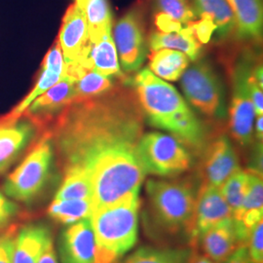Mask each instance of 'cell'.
Segmentation results:
<instances>
[{
    "label": "cell",
    "instance_id": "41",
    "mask_svg": "<svg viewBox=\"0 0 263 263\" xmlns=\"http://www.w3.org/2000/svg\"><path fill=\"white\" fill-rule=\"evenodd\" d=\"M188 263H217L208 257L207 255L204 254H200L196 251H193L189 257Z\"/></svg>",
    "mask_w": 263,
    "mask_h": 263
},
{
    "label": "cell",
    "instance_id": "39",
    "mask_svg": "<svg viewBox=\"0 0 263 263\" xmlns=\"http://www.w3.org/2000/svg\"><path fill=\"white\" fill-rule=\"evenodd\" d=\"M220 263H254L248 254L247 247L238 248L233 254H230L226 260Z\"/></svg>",
    "mask_w": 263,
    "mask_h": 263
},
{
    "label": "cell",
    "instance_id": "28",
    "mask_svg": "<svg viewBox=\"0 0 263 263\" xmlns=\"http://www.w3.org/2000/svg\"><path fill=\"white\" fill-rule=\"evenodd\" d=\"M110 77L101 76L93 70L86 69L74 82L76 98L73 103L99 98L112 90Z\"/></svg>",
    "mask_w": 263,
    "mask_h": 263
},
{
    "label": "cell",
    "instance_id": "23",
    "mask_svg": "<svg viewBox=\"0 0 263 263\" xmlns=\"http://www.w3.org/2000/svg\"><path fill=\"white\" fill-rule=\"evenodd\" d=\"M195 11L200 18L211 20L220 37H228L236 30V22L227 0H195Z\"/></svg>",
    "mask_w": 263,
    "mask_h": 263
},
{
    "label": "cell",
    "instance_id": "27",
    "mask_svg": "<svg viewBox=\"0 0 263 263\" xmlns=\"http://www.w3.org/2000/svg\"><path fill=\"white\" fill-rule=\"evenodd\" d=\"M191 253L188 249L141 247L120 263H188Z\"/></svg>",
    "mask_w": 263,
    "mask_h": 263
},
{
    "label": "cell",
    "instance_id": "1",
    "mask_svg": "<svg viewBox=\"0 0 263 263\" xmlns=\"http://www.w3.org/2000/svg\"><path fill=\"white\" fill-rule=\"evenodd\" d=\"M140 140L105 141L79 151L64 164V169L77 166L87 171L93 188V210L140 197L146 173L138 158Z\"/></svg>",
    "mask_w": 263,
    "mask_h": 263
},
{
    "label": "cell",
    "instance_id": "35",
    "mask_svg": "<svg viewBox=\"0 0 263 263\" xmlns=\"http://www.w3.org/2000/svg\"><path fill=\"white\" fill-rule=\"evenodd\" d=\"M192 34L195 36L201 44H206L213 35V32L216 30L215 25L211 20L201 18L187 26Z\"/></svg>",
    "mask_w": 263,
    "mask_h": 263
},
{
    "label": "cell",
    "instance_id": "37",
    "mask_svg": "<svg viewBox=\"0 0 263 263\" xmlns=\"http://www.w3.org/2000/svg\"><path fill=\"white\" fill-rule=\"evenodd\" d=\"M15 238L13 232L0 236V263H12Z\"/></svg>",
    "mask_w": 263,
    "mask_h": 263
},
{
    "label": "cell",
    "instance_id": "33",
    "mask_svg": "<svg viewBox=\"0 0 263 263\" xmlns=\"http://www.w3.org/2000/svg\"><path fill=\"white\" fill-rule=\"evenodd\" d=\"M247 250L251 260L254 263H263V222L260 221L252 229Z\"/></svg>",
    "mask_w": 263,
    "mask_h": 263
},
{
    "label": "cell",
    "instance_id": "19",
    "mask_svg": "<svg viewBox=\"0 0 263 263\" xmlns=\"http://www.w3.org/2000/svg\"><path fill=\"white\" fill-rule=\"evenodd\" d=\"M153 127L168 131L176 139L194 148H200L203 143L204 132L194 113L189 109L174 113L156 123Z\"/></svg>",
    "mask_w": 263,
    "mask_h": 263
},
{
    "label": "cell",
    "instance_id": "32",
    "mask_svg": "<svg viewBox=\"0 0 263 263\" xmlns=\"http://www.w3.org/2000/svg\"><path fill=\"white\" fill-rule=\"evenodd\" d=\"M250 211H263L262 175L252 171H249V184L243 205L233 218L239 220L245 213Z\"/></svg>",
    "mask_w": 263,
    "mask_h": 263
},
{
    "label": "cell",
    "instance_id": "42",
    "mask_svg": "<svg viewBox=\"0 0 263 263\" xmlns=\"http://www.w3.org/2000/svg\"><path fill=\"white\" fill-rule=\"evenodd\" d=\"M263 118L262 115L256 116V122H255V137L256 141L262 142L263 137Z\"/></svg>",
    "mask_w": 263,
    "mask_h": 263
},
{
    "label": "cell",
    "instance_id": "25",
    "mask_svg": "<svg viewBox=\"0 0 263 263\" xmlns=\"http://www.w3.org/2000/svg\"><path fill=\"white\" fill-rule=\"evenodd\" d=\"M93 188L86 170L72 166L65 169V179L55 200H91Z\"/></svg>",
    "mask_w": 263,
    "mask_h": 263
},
{
    "label": "cell",
    "instance_id": "3",
    "mask_svg": "<svg viewBox=\"0 0 263 263\" xmlns=\"http://www.w3.org/2000/svg\"><path fill=\"white\" fill-rule=\"evenodd\" d=\"M145 190L148 217L158 230L169 234L187 232L197 197L194 183L188 179H151Z\"/></svg>",
    "mask_w": 263,
    "mask_h": 263
},
{
    "label": "cell",
    "instance_id": "38",
    "mask_svg": "<svg viewBox=\"0 0 263 263\" xmlns=\"http://www.w3.org/2000/svg\"><path fill=\"white\" fill-rule=\"evenodd\" d=\"M17 207L0 193V227L15 215Z\"/></svg>",
    "mask_w": 263,
    "mask_h": 263
},
{
    "label": "cell",
    "instance_id": "18",
    "mask_svg": "<svg viewBox=\"0 0 263 263\" xmlns=\"http://www.w3.org/2000/svg\"><path fill=\"white\" fill-rule=\"evenodd\" d=\"M82 66L101 76L107 77L122 76L112 33L105 34L91 42L88 56Z\"/></svg>",
    "mask_w": 263,
    "mask_h": 263
},
{
    "label": "cell",
    "instance_id": "16",
    "mask_svg": "<svg viewBox=\"0 0 263 263\" xmlns=\"http://www.w3.org/2000/svg\"><path fill=\"white\" fill-rule=\"evenodd\" d=\"M37 128L28 118L16 121L0 117V172L6 169L35 136Z\"/></svg>",
    "mask_w": 263,
    "mask_h": 263
},
{
    "label": "cell",
    "instance_id": "21",
    "mask_svg": "<svg viewBox=\"0 0 263 263\" xmlns=\"http://www.w3.org/2000/svg\"><path fill=\"white\" fill-rule=\"evenodd\" d=\"M76 4L87 20L90 42L111 33L112 15L107 0H76Z\"/></svg>",
    "mask_w": 263,
    "mask_h": 263
},
{
    "label": "cell",
    "instance_id": "5",
    "mask_svg": "<svg viewBox=\"0 0 263 263\" xmlns=\"http://www.w3.org/2000/svg\"><path fill=\"white\" fill-rule=\"evenodd\" d=\"M51 140V134L44 132L19 167L10 174L3 186L9 197L28 201L45 185L53 159Z\"/></svg>",
    "mask_w": 263,
    "mask_h": 263
},
{
    "label": "cell",
    "instance_id": "17",
    "mask_svg": "<svg viewBox=\"0 0 263 263\" xmlns=\"http://www.w3.org/2000/svg\"><path fill=\"white\" fill-rule=\"evenodd\" d=\"M52 242L47 227L39 224L24 227L15 238L12 263H37L40 255Z\"/></svg>",
    "mask_w": 263,
    "mask_h": 263
},
{
    "label": "cell",
    "instance_id": "15",
    "mask_svg": "<svg viewBox=\"0 0 263 263\" xmlns=\"http://www.w3.org/2000/svg\"><path fill=\"white\" fill-rule=\"evenodd\" d=\"M96 249L90 217L70 224L61 237L60 254L63 263H95Z\"/></svg>",
    "mask_w": 263,
    "mask_h": 263
},
{
    "label": "cell",
    "instance_id": "36",
    "mask_svg": "<svg viewBox=\"0 0 263 263\" xmlns=\"http://www.w3.org/2000/svg\"><path fill=\"white\" fill-rule=\"evenodd\" d=\"M249 85L251 91V98L254 104V114L255 116H259L263 114V91L262 85L259 84L254 76H253V68L249 76Z\"/></svg>",
    "mask_w": 263,
    "mask_h": 263
},
{
    "label": "cell",
    "instance_id": "7",
    "mask_svg": "<svg viewBox=\"0 0 263 263\" xmlns=\"http://www.w3.org/2000/svg\"><path fill=\"white\" fill-rule=\"evenodd\" d=\"M183 93L190 104L209 117H223L226 107L221 85L212 67L198 62L181 76Z\"/></svg>",
    "mask_w": 263,
    "mask_h": 263
},
{
    "label": "cell",
    "instance_id": "29",
    "mask_svg": "<svg viewBox=\"0 0 263 263\" xmlns=\"http://www.w3.org/2000/svg\"><path fill=\"white\" fill-rule=\"evenodd\" d=\"M63 78L56 72L42 67V72L38 78L37 82L34 85L33 89L28 93L24 100L17 104L8 114L1 116L4 120L7 121H16L23 116L24 112L27 110L30 104L38 98L39 96L44 94L51 87L56 85Z\"/></svg>",
    "mask_w": 263,
    "mask_h": 263
},
{
    "label": "cell",
    "instance_id": "24",
    "mask_svg": "<svg viewBox=\"0 0 263 263\" xmlns=\"http://www.w3.org/2000/svg\"><path fill=\"white\" fill-rule=\"evenodd\" d=\"M189 58L185 54L171 49L152 51L151 72L168 81L179 80L188 67Z\"/></svg>",
    "mask_w": 263,
    "mask_h": 263
},
{
    "label": "cell",
    "instance_id": "26",
    "mask_svg": "<svg viewBox=\"0 0 263 263\" xmlns=\"http://www.w3.org/2000/svg\"><path fill=\"white\" fill-rule=\"evenodd\" d=\"M93 211L91 200H54L48 214L63 224H72L91 216Z\"/></svg>",
    "mask_w": 263,
    "mask_h": 263
},
{
    "label": "cell",
    "instance_id": "14",
    "mask_svg": "<svg viewBox=\"0 0 263 263\" xmlns=\"http://www.w3.org/2000/svg\"><path fill=\"white\" fill-rule=\"evenodd\" d=\"M240 168L235 148L226 136H220L208 145L202 163L203 184L220 187Z\"/></svg>",
    "mask_w": 263,
    "mask_h": 263
},
{
    "label": "cell",
    "instance_id": "12",
    "mask_svg": "<svg viewBox=\"0 0 263 263\" xmlns=\"http://www.w3.org/2000/svg\"><path fill=\"white\" fill-rule=\"evenodd\" d=\"M74 83L67 79H62L36 98L23 116L33 123L37 130L44 133L49 129L50 124L55 122L59 115L74 102Z\"/></svg>",
    "mask_w": 263,
    "mask_h": 263
},
{
    "label": "cell",
    "instance_id": "40",
    "mask_svg": "<svg viewBox=\"0 0 263 263\" xmlns=\"http://www.w3.org/2000/svg\"><path fill=\"white\" fill-rule=\"evenodd\" d=\"M37 263H58L54 247H53V242L47 245V247L40 255V258Z\"/></svg>",
    "mask_w": 263,
    "mask_h": 263
},
{
    "label": "cell",
    "instance_id": "2",
    "mask_svg": "<svg viewBox=\"0 0 263 263\" xmlns=\"http://www.w3.org/2000/svg\"><path fill=\"white\" fill-rule=\"evenodd\" d=\"M140 197L97 208L90 220L96 240L95 263H115L138 241Z\"/></svg>",
    "mask_w": 263,
    "mask_h": 263
},
{
    "label": "cell",
    "instance_id": "30",
    "mask_svg": "<svg viewBox=\"0 0 263 263\" xmlns=\"http://www.w3.org/2000/svg\"><path fill=\"white\" fill-rule=\"evenodd\" d=\"M249 184V171L239 170L226 179L219 190L235 216L243 205Z\"/></svg>",
    "mask_w": 263,
    "mask_h": 263
},
{
    "label": "cell",
    "instance_id": "22",
    "mask_svg": "<svg viewBox=\"0 0 263 263\" xmlns=\"http://www.w3.org/2000/svg\"><path fill=\"white\" fill-rule=\"evenodd\" d=\"M152 51L160 49L176 50L196 61L201 52V43L192 34L187 26L179 32H154L151 37Z\"/></svg>",
    "mask_w": 263,
    "mask_h": 263
},
{
    "label": "cell",
    "instance_id": "10",
    "mask_svg": "<svg viewBox=\"0 0 263 263\" xmlns=\"http://www.w3.org/2000/svg\"><path fill=\"white\" fill-rule=\"evenodd\" d=\"M232 217V210L219 188L202 184L198 190L191 222L187 229L190 244L196 246L199 238L221 220Z\"/></svg>",
    "mask_w": 263,
    "mask_h": 263
},
{
    "label": "cell",
    "instance_id": "20",
    "mask_svg": "<svg viewBox=\"0 0 263 263\" xmlns=\"http://www.w3.org/2000/svg\"><path fill=\"white\" fill-rule=\"evenodd\" d=\"M234 15L239 36L259 39L262 34V0H227Z\"/></svg>",
    "mask_w": 263,
    "mask_h": 263
},
{
    "label": "cell",
    "instance_id": "6",
    "mask_svg": "<svg viewBox=\"0 0 263 263\" xmlns=\"http://www.w3.org/2000/svg\"><path fill=\"white\" fill-rule=\"evenodd\" d=\"M135 86L143 112L152 126L174 113L189 109L179 92L148 69L140 71Z\"/></svg>",
    "mask_w": 263,
    "mask_h": 263
},
{
    "label": "cell",
    "instance_id": "8",
    "mask_svg": "<svg viewBox=\"0 0 263 263\" xmlns=\"http://www.w3.org/2000/svg\"><path fill=\"white\" fill-rule=\"evenodd\" d=\"M253 66L248 62H240L233 72V92L230 106V131L242 146L253 142L254 138V104L251 98L249 76Z\"/></svg>",
    "mask_w": 263,
    "mask_h": 263
},
{
    "label": "cell",
    "instance_id": "9",
    "mask_svg": "<svg viewBox=\"0 0 263 263\" xmlns=\"http://www.w3.org/2000/svg\"><path fill=\"white\" fill-rule=\"evenodd\" d=\"M249 236L250 232L241 221L228 217L207 230L199 238L196 246L208 257L220 263L238 248L247 247Z\"/></svg>",
    "mask_w": 263,
    "mask_h": 263
},
{
    "label": "cell",
    "instance_id": "13",
    "mask_svg": "<svg viewBox=\"0 0 263 263\" xmlns=\"http://www.w3.org/2000/svg\"><path fill=\"white\" fill-rule=\"evenodd\" d=\"M58 42L60 43L66 64L83 65L88 56L91 42L84 13L76 3L66 11Z\"/></svg>",
    "mask_w": 263,
    "mask_h": 263
},
{
    "label": "cell",
    "instance_id": "34",
    "mask_svg": "<svg viewBox=\"0 0 263 263\" xmlns=\"http://www.w3.org/2000/svg\"><path fill=\"white\" fill-rule=\"evenodd\" d=\"M42 67L56 72L64 79L66 73V62L63 56L60 43L58 41L54 44V46L49 50L47 55L44 58Z\"/></svg>",
    "mask_w": 263,
    "mask_h": 263
},
{
    "label": "cell",
    "instance_id": "31",
    "mask_svg": "<svg viewBox=\"0 0 263 263\" xmlns=\"http://www.w3.org/2000/svg\"><path fill=\"white\" fill-rule=\"evenodd\" d=\"M156 14L169 17L170 19L186 25L197 21L195 8L188 0H151Z\"/></svg>",
    "mask_w": 263,
    "mask_h": 263
},
{
    "label": "cell",
    "instance_id": "4",
    "mask_svg": "<svg viewBox=\"0 0 263 263\" xmlns=\"http://www.w3.org/2000/svg\"><path fill=\"white\" fill-rule=\"evenodd\" d=\"M136 151L146 174L160 177L178 176L191 166V156L183 144L175 137L159 132L142 135Z\"/></svg>",
    "mask_w": 263,
    "mask_h": 263
},
{
    "label": "cell",
    "instance_id": "11",
    "mask_svg": "<svg viewBox=\"0 0 263 263\" xmlns=\"http://www.w3.org/2000/svg\"><path fill=\"white\" fill-rule=\"evenodd\" d=\"M112 37L123 68L128 72L138 70L145 55L142 23L138 10H131L119 20Z\"/></svg>",
    "mask_w": 263,
    "mask_h": 263
}]
</instances>
